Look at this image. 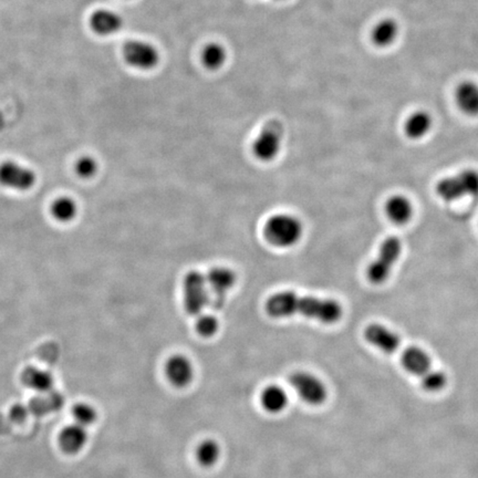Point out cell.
I'll list each match as a JSON object with an SVG mask.
<instances>
[{"mask_svg": "<svg viewBox=\"0 0 478 478\" xmlns=\"http://www.w3.org/2000/svg\"><path fill=\"white\" fill-rule=\"evenodd\" d=\"M221 456V447L214 439H205L196 448V458L200 465L211 467Z\"/></svg>", "mask_w": 478, "mask_h": 478, "instance_id": "cell-25", "label": "cell"}, {"mask_svg": "<svg viewBox=\"0 0 478 478\" xmlns=\"http://www.w3.org/2000/svg\"><path fill=\"white\" fill-rule=\"evenodd\" d=\"M431 127V115L425 111H416L406 119L404 132L410 138H420L429 132Z\"/></svg>", "mask_w": 478, "mask_h": 478, "instance_id": "cell-22", "label": "cell"}, {"mask_svg": "<svg viewBox=\"0 0 478 478\" xmlns=\"http://www.w3.org/2000/svg\"><path fill=\"white\" fill-rule=\"evenodd\" d=\"M398 32L399 27L396 21L393 19H383L372 29V42L377 47H387L394 41Z\"/></svg>", "mask_w": 478, "mask_h": 478, "instance_id": "cell-21", "label": "cell"}, {"mask_svg": "<svg viewBox=\"0 0 478 478\" xmlns=\"http://www.w3.org/2000/svg\"><path fill=\"white\" fill-rule=\"evenodd\" d=\"M65 399L58 392H44L29 403V411L36 415H46L63 408Z\"/></svg>", "mask_w": 478, "mask_h": 478, "instance_id": "cell-18", "label": "cell"}, {"mask_svg": "<svg viewBox=\"0 0 478 478\" xmlns=\"http://www.w3.org/2000/svg\"><path fill=\"white\" fill-rule=\"evenodd\" d=\"M185 311L193 317L204 315L206 307H211V294L206 276L198 271L186 273L183 280Z\"/></svg>", "mask_w": 478, "mask_h": 478, "instance_id": "cell-3", "label": "cell"}, {"mask_svg": "<svg viewBox=\"0 0 478 478\" xmlns=\"http://www.w3.org/2000/svg\"><path fill=\"white\" fill-rule=\"evenodd\" d=\"M21 380L29 389L39 393L49 392L53 387V377L51 373L38 368H27L21 375Z\"/></svg>", "mask_w": 478, "mask_h": 478, "instance_id": "cell-20", "label": "cell"}, {"mask_svg": "<svg viewBox=\"0 0 478 478\" xmlns=\"http://www.w3.org/2000/svg\"><path fill=\"white\" fill-rule=\"evenodd\" d=\"M73 418L76 420L77 424L86 427L90 424L93 423L96 420V414L94 408L86 403H80L77 404L72 411Z\"/></svg>", "mask_w": 478, "mask_h": 478, "instance_id": "cell-28", "label": "cell"}, {"mask_svg": "<svg viewBox=\"0 0 478 478\" xmlns=\"http://www.w3.org/2000/svg\"><path fill=\"white\" fill-rule=\"evenodd\" d=\"M283 138V127L277 119H271L264 125L252 143V153L259 161L271 162L277 157Z\"/></svg>", "mask_w": 478, "mask_h": 478, "instance_id": "cell-6", "label": "cell"}, {"mask_svg": "<svg viewBox=\"0 0 478 478\" xmlns=\"http://www.w3.org/2000/svg\"><path fill=\"white\" fill-rule=\"evenodd\" d=\"M260 402L269 413H280L288 404V395L278 385H269L260 395Z\"/></svg>", "mask_w": 478, "mask_h": 478, "instance_id": "cell-19", "label": "cell"}, {"mask_svg": "<svg viewBox=\"0 0 478 478\" xmlns=\"http://www.w3.org/2000/svg\"><path fill=\"white\" fill-rule=\"evenodd\" d=\"M205 276L208 290L211 294L212 309H223L227 294L236 283V275L229 268L214 267Z\"/></svg>", "mask_w": 478, "mask_h": 478, "instance_id": "cell-7", "label": "cell"}, {"mask_svg": "<svg viewBox=\"0 0 478 478\" xmlns=\"http://www.w3.org/2000/svg\"><path fill=\"white\" fill-rule=\"evenodd\" d=\"M387 215L393 223L398 225L408 223L413 215V207L410 200L404 196L396 195L387 200L385 204Z\"/></svg>", "mask_w": 478, "mask_h": 478, "instance_id": "cell-17", "label": "cell"}, {"mask_svg": "<svg viewBox=\"0 0 478 478\" xmlns=\"http://www.w3.org/2000/svg\"><path fill=\"white\" fill-rule=\"evenodd\" d=\"M125 63L138 70H152L160 63V53L150 42L130 40L122 48Z\"/></svg>", "mask_w": 478, "mask_h": 478, "instance_id": "cell-8", "label": "cell"}, {"mask_svg": "<svg viewBox=\"0 0 478 478\" xmlns=\"http://www.w3.org/2000/svg\"><path fill=\"white\" fill-rule=\"evenodd\" d=\"M364 338L370 344L380 349L385 354H393L401 346V339L396 333L385 325L373 323L364 331Z\"/></svg>", "mask_w": 478, "mask_h": 478, "instance_id": "cell-11", "label": "cell"}, {"mask_svg": "<svg viewBox=\"0 0 478 478\" xmlns=\"http://www.w3.org/2000/svg\"><path fill=\"white\" fill-rule=\"evenodd\" d=\"M302 221L295 216L279 214L268 219L264 228L265 238L276 247L288 248L294 246L302 236Z\"/></svg>", "mask_w": 478, "mask_h": 478, "instance_id": "cell-2", "label": "cell"}, {"mask_svg": "<svg viewBox=\"0 0 478 478\" xmlns=\"http://www.w3.org/2000/svg\"><path fill=\"white\" fill-rule=\"evenodd\" d=\"M402 364L408 373L418 377H422L431 370V358L429 354L418 347H410L404 350Z\"/></svg>", "mask_w": 478, "mask_h": 478, "instance_id": "cell-14", "label": "cell"}, {"mask_svg": "<svg viewBox=\"0 0 478 478\" xmlns=\"http://www.w3.org/2000/svg\"><path fill=\"white\" fill-rule=\"evenodd\" d=\"M123 26L119 15L109 9H99L90 17V27L96 34L102 37L117 34Z\"/></svg>", "mask_w": 478, "mask_h": 478, "instance_id": "cell-13", "label": "cell"}, {"mask_svg": "<svg viewBox=\"0 0 478 478\" xmlns=\"http://www.w3.org/2000/svg\"><path fill=\"white\" fill-rule=\"evenodd\" d=\"M76 172L82 179H91L98 172V163L91 156H82L77 161Z\"/></svg>", "mask_w": 478, "mask_h": 478, "instance_id": "cell-29", "label": "cell"}, {"mask_svg": "<svg viewBox=\"0 0 478 478\" xmlns=\"http://www.w3.org/2000/svg\"><path fill=\"white\" fill-rule=\"evenodd\" d=\"M165 375L175 387H186L192 382L194 377L192 362L184 356H171L165 364Z\"/></svg>", "mask_w": 478, "mask_h": 478, "instance_id": "cell-12", "label": "cell"}, {"mask_svg": "<svg viewBox=\"0 0 478 478\" xmlns=\"http://www.w3.org/2000/svg\"><path fill=\"white\" fill-rule=\"evenodd\" d=\"M439 198L453 202L464 196L478 198V172L466 169L455 176L439 181L437 185Z\"/></svg>", "mask_w": 478, "mask_h": 478, "instance_id": "cell-4", "label": "cell"}, {"mask_svg": "<svg viewBox=\"0 0 478 478\" xmlns=\"http://www.w3.org/2000/svg\"><path fill=\"white\" fill-rule=\"evenodd\" d=\"M196 331L204 338H211L219 331V320L215 316L204 314L196 320Z\"/></svg>", "mask_w": 478, "mask_h": 478, "instance_id": "cell-27", "label": "cell"}, {"mask_svg": "<svg viewBox=\"0 0 478 478\" xmlns=\"http://www.w3.org/2000/svg\"><path fill=\"white\" fill-rule=\"evenodd\" d=\"M447 383L445 373L437 370H429L421 377V385L424 390L427 392H439L443 390Z\"/></svg>", "mask_w": 478, "mask_h": 478, "instance_id": "cell-26", "label": "cell"}, {"mask_svg": "<svg viewBox=\"0 0 478 478\" xmlns=\"http://www.w3.org/2000/svg\"><path fill=\"white\" fill-rule=\"evenodd\" d=\"M200 59L204 67L208 70H219L226 63L227 51L223 44L211 42L203 48Z\"/></svg>", "mask_w": 478, "mask_h": 478, "instance_id": "cell-23", "label": "cell"}, {"mask_svg": "<svg viewBox=\"0 0 478 478\" xmlns=\"http://www.w3.org/2000/svg\"><path fill=\"white\" fill-rule=\"evenodd\" d=\"M51 214L57 221L61 223H69L76 219L77 214H78V205L73 198L63 196V198H57L52 203Z\"/></svg>", "mask_w": 478, "mask_h": 478, "instance_id": "cell-24", "label": "cell"}, {"mask_svg": "<svg viewBox=\"0 0 478 478\" xmlns=\"http://www.w3.org/2000/svg\"><path fill=\"white\" fill-rule=\"evenodd\" d=\"M297 394L311 406H320L327 399V389L321 380L308 372H296L289 377Z\"/></svg>", "mask_w": 478, "mask_h": 478, "instance_id": "cell-9", "label": "cell"}, {"mask_svg": "<svg viewBox=\"0 0 478 478\" xmlns=\"http://www.w3.org/2000/svg\"><path fill=\"white\" fill-rule=\"evenodd\" d=\"M455 100L464 113L478 115V84L472 81H464L458 84L455 91Z\"/></svg>", "mask_w": 478, "mask_h": 478, "instance_id": "cell-15", "label": "cell"}, {"mask_svg": "<svg viewBox=\"0 0 478 478\" xmlns=\"http://www.w3.org/2000/svg\"><path fill=\"white\" fill-rule=\"evenodd\" d=\"M34 172L16 162H5L0 165V184L11 190H30L36 184Z\"/></svg>", "mask_w": 478, "mask_h": 478, "instance_id": "cell-10", "label": "cell"}, {"mask_svg": "<svg viewBox=\"0 0 478 478\" xmlns=\"http://www.w3.org/2000/svg\"><path fill=\"white\" fill-rule=\"evenodd\" d=\"M30 411H29L28 406L18 403V404H15L13 408L9 411V416H11V420L13 422H17V423H20V422L25 421L27 418H28V414Z\"/></svg>", "mask_w": 478, "mask_h": 478, "instance_id": "cell-30", "label": "cell"}, {"mask_svg": "<svg viewBox=\"0 0 478 478\" xmlns=\"http://www.w3.org/2000/svg\"><path fill=\"white\" fill-rule=\"evenodd\" d=\"M402 252V243L396 237H389L385 239L380 248L379 256L377 259L368 268V279L375 285L385 283L393 266L398 261Z\"/></svg>", "mask_w": 478, "mask_h": 478, "instance_id": "cell-5", "label": "cell"}, {"mask_svg": "<svg viewBox=\"0 0 478 478\" xmlns=\"http://www.w3.org/2000/svg\"><path fill=\"white\" fill-rule=\"evenodd\" d=\"M88 434L82 425L73 424L65 427L59 437L60 446L68 454H76L86 445Z\"/></svg>", "mask_w": 478, "mask_h": 478, "instance_id": "cell-16", "label": "cell"}, {"mask_svg": "<svg viewBox=\"0 0 478 478\" xmlns=\"http://www.w3.org/2000/svg\"><path fill=\"white\" fill-rule=\"evenodd\" d=\"M266 311L271 318L302 316L320 323H335L342 317V307L332 299L300 296L292 291H281L273 295L266 302Z\"/></svg>", "mask_w": 478, "mask_h": 478, "instance_id": "cell-1", "label": "cell"}]
</instances>
